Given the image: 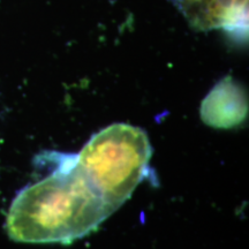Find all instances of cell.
I'll use <instances>...</instances> for the list:
<instances>
[{"label": "cell", "instance_id": "6da1fadb", "mask_svg": "<svg viewBox=\"0 0 249 249\" xmlns=\"http://www.w3.org/2000/svg\"><path fill=\"white\" fill-rule=\"evenodd\" d=\"M46 157L53 170L14 198L6 231L17 242L70 245L96 231L114 210L81 170L76 155Z\"/></svg>", "mask_w": 249, "mask_h": 249}, {"label": "cell", "instance_id": "7a4b0ae2", "mask_svg": "<svg viewBox=\"0 0 249 249\" xmlns=\"http://www.w3.org/2000/svg\"><path fill=\"white\" fill-rule=\"evenodd\" d=\"M151 155L144 130L128 124H113L95 134L76 160L87 178L116 211L143 181Z\"/></svg>", "mask_w": 249, "mask_h": 249}, {"label": "cell", "instance_id": "3957f363", "mask_svg": "<svg viewBox=\"0 0 249 249\" xmlns=\"http://www.w3.org/2000/svg\"><path fill=\"white\" fill-rule=\"evenodd\" d=\"M200 113L203 123L213 128L230 129L239 126L248 114V98L244 87L231 76L224 77L203 99Z\"/></svg>", "mask_w": 249, "mask_h": 249}, {"label": "cell", "instance_id": "277c9868", "mask_svg": "<svg viewBox=\"0 0 249 249\" xmlns=\"http://www.w3.org/2000/svg\"><path fill=\"white\" fill-rule=\"evenodd\" d=\"M179 7L197 29H247V0H177Z\"/></svg>", "mask_w": 249, "mask_h": 249}]
</instances>
